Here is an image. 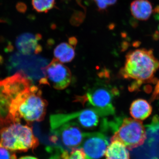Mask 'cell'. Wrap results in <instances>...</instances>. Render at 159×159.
<instances>
[{"label": "cell", "instance_id": "obj_25", "mask_svg": "<svg viewBox=\"0 0 159 159\" xmlns=\"http://www.w3.org/2000/svg\"><path fill=\"white\" fill-rule=\"evenodd\" d=\"M158 30L159 31V25L158 26Z\"/></svg>", "mask_w": 159, "mask_h": 159}, {"label": "cell", "instance_id": "obj_19", "mask_svg": "<svg viewBox=\"0 0 159 159\" xmlns=\"http://www.w3.org/2000/svg\"><path fill=\"white\" fill-rule=\"evenodd\" d=\"M0 159H16V157L11 151L0 147Z\"/></svg>", "mask_w": 159, "mask_h": 159}, {"label": "cell", "instance_id": "obj_15", "mask_svg": "<svg viewBox=\"0 0 159 159\" xmlns=\"http://www.w3.org/2000/svg\"><path fill=\"white\" fill-rule=\"evenodd\" d=\"M152 107L150 103L145 99L135 100L131 104L129 111L131 116L137 120H144L147 119L152 112Z\"/></svg>", "mask_w": 159, "mask_h": 159}, {"label": "cell", "instance_id": "obj_1", "mask_svg": "<svg viewBox=\"0 0 159 159\" xmlns=\"http://www.w3.org/2000/svg\"><path fill=\"white\" fill-rule=\"evenodd\" d=\"M159 69V61L152 50L137 49L126 54L120 74L125 79L134 81L129 88L133 91L143 84L152 82Z\"/></svg>", "mask_w": 159, "mask_h": 159}, {"label": "cell", "instance_id": "obj_16", "mask_svg": "<svg viewBox=\"0 0 159 159\" xmlns=\"http://www.w3.org/2000/svg\"><path fill=\"white\" fill-rule=\"evenodd\" d=\"M105 153L106 159H130L127 148L117 140L111 141Z\"/></svg>", "mask_w": 159, "mask_h": 159}, {"label": "cell", "instance_id": "obj_9", "mask_svg": "<svg viewBox=\"0 0 159 159\" xmlns=\"http://www.w3.org/2000/svg\"><path fill=\"white\" fill-rule=\"evenodd\" d=\"M99 115L90 109L70 114H55L50 117L51 129L66 122H71L79 127L91 129L96 127L99 122Z\"/></svg>", "mask_w": 159, "mask_h": 159}, {"label": "cell", "instance_id": "obj_17", "mask_svg": "<svg viewBox=\"0 0 159 159\" xmlns=\"http://www.w3.org/2000/svg\"><path fill=\"white\" fill-rule=\"evenodd\" d=\"M75 47L69 42L59 44L54 49V58L62 63L70 62L75 56Z\"/></svg>", "mask_w": 159, "mask_h": 159}, {"label": "cell", "instance_id": "obj_3", "mask_svg": "<svg viewBox=\"0 0 159 159\" xmlns=\"http://www.w3.org/2000/svg\"><path fill=\"white\" fill-rule=\"evenodd\" d=\"M39 145L32 129L20 122L6 125L0 129V147L11 151L26 152Z\"/></svg>", "mask_w": 159, "mask_h": 159}, {"label": "cell", "instance_id": "obj_2", "mask_svg": "<svg viewBox=\"0 0 159 159\" xmlns=\"http://www.w3.org/2000/svg\"><path fill=\"white\" fill-rule=\"evenodd\" d=\"M48 102L41 91L31 85L24 90L14 99L9 111L10 124L20 122L21 119L30 123L42 121L45 116Z\"/></svg>", "mask_w": 159, "mask_h": 159}, {"label": "cell", "instance_id": "obj_5", "mask_svg": "<svg viewBox=\"0 0 159 159\" xmlns=\"http://www.w3.org/2000/svg\"><path fill=\"white\" fill-rule=\"evenodd\" d=\"M111 132L112 133L111 141H119L130 150L143 145L146 139L143 123L132 118L115 119Z\"/></svg>", "mask_w": 159, "mask_h": 159}, {"label": "cell", "instance_id": "obj_21", "mask_svg": "<svg viewBox=\"0 0 159 159\" xmlns=\"http://www.w3.org/2000/svg\"><path fill=\"white\" fill-rule=\"evenodd\" d=\"M16 10L20 13H25L27 10V5L22 2H18L16 5Z\"/></svg>", "mask_w": 159, "mask_h": 159}, {"label": "cell", "instance_id": "obj_7", "mask_svg": "<svg viewBox=\"0 0 159 159\" xmlns=\"http://www.w3.org/2000/svg\"><path fill=\"white\" fill-rule=\"evenodd\" d=\"M47 61L36 54H12L9 61V68L12 73H19L27 79L39 80V84L45 78L44 69Z\"/></svg>", "mask_w": 159, "mask_h": 159}, {"label": "cell", "instance_id": "obj_23", "mask_svg": "<svg viewBox=\"0 0 159 159\" xmlns=\"http://www.w3.org/2000/svg\"><path fill=\"white\" fill-rule=\"evenodd\" d=\"M19 159H38L37 158L31 156L23 157Z\"/></svg>", "mask_w": 159, "mask_h": 159}, {"label": "cell", "instance_id": "obj_20", "mask_svg": "<svg viewBox=\"0 0 159 159\" xmlns=\"http://www.w3.org/2000/svg\"><path fill=\"white\" fill-rule=\"evenodd\" d=\"M99 11H105L108 7L107 0H94Z\"/></svg>", "mask_w": 159, "mask_h": 159}, {"label": "cell", "instance_id": "obj_24", "mask_svg": "<svg viewBox=\"0 0 159 159\" xmlns=\"http://www.w3.org/2000/svg\"><path fill=\"white\" fill-rule=\"evenodd\" d=\"M6 20L4 19H0V23H6Z\"/></svg>", "mask_w": 159, "mask_h": 159}, {"label": "cell", "instance_id": "obj_14", "mask_svg": "<svg viewBox=\"0 0 159 159\" xmlns=\"http://www.w3.org/2000/svg\"><path fill=\"white\" fill-rule=\"evenodd\" d=\"M48 149L53 153L49 159H92L80 148L69 151L57 146Z\"/></svg>", "mask_w": 159, "mask_h": 159}, {"label": "cell", "instance_id": "obj_12", "mask_svg": "<svg viewBox=\"0 0 159 159\" xmlns=\"http://www.w3.org/2000/svg\"><path fill=\"white\" fill-rule=\"evenodd\" d=\"M41 39L42 35L39 34L23 33L16 40V47L21 54H37L42 51V47L39 43Z\"/></svg>", "mask_w": 159, "mask_h": 159}, {"label": "cell", "instance_id": "obj_4", "mask_svg": "<svg viewBox=\"0 0 159 159\" xmlns=\"http://www.w3.org/2000/svg\"><path fill=\"white\" fill-rule=\"evenodd\" d=\"M118 93L116 89L99 84L89 89L84 95L77 97L76 100L96 112L99 117L108 116L115 114L113 101Z\"/></svg>", "mask_w": 159, "mask_h": 159}, {"label": "cell", "instance_id": "obj_10", "mask_svg": "<svg viewBox=\"0 0 159 159\" xmlns=\"http://www.w3.org/2000/svg\"><path fill=\"white\" fill-rule=\"evenodd\" d=\"M44 85H49L57 90H63L70 84L72 74L70 69L54 58L44 69Z\"/></svg>", "mask_w": 159, "mask_h": 159}, {"label": "cell", "instance_id": "obj_18", "mask_svg": "<svg viewBox=\"0 0 159 159\" xmlns=\"http://www.w3.org/2000/svg\"><path fill=\"white\" fill-rule=\"evenodd\" d=\"M55 0H32L33 9L37 12L47 13L55 7Z\"/></svg>", "mask_w": 159, "mask_h": 159}, {"label": "cell", "instance_id": "obj_6", "mask_svg": "<svg viewBox=\"0 0 159 159\" xmlns=\"http://www.w3.org/2000/svg\"><path fill=\"white\" fill-rule=\"evenodd\" d=\"M32 84L19 73L0 81V126L10 124L9 111L16 97Z\"/></svg>", "mask_w": 159, "mask_h": 159}, {"label": "cell", "instance_id": "obj_22", "mask_svg": "<svg viewBox=\"0 0 159 159\" xmlns=\"http://www.w3.org/2000/svg\"><path fill=\"white\" fill-rule=\"evenodd\" d=\"M117 0H107V4L109 6H112L116 3Z\"/></svg>", "mask_w": 159, "mask_h": 159}, {"label": "cell", "instance_id": "obj_11", "mask_svg": "<svg viewBox=\"0 0 159 159\" xmlns=\"http://www.w3.org/2000/svg\"><path fill=\"white\" fill-rule=\"evenodd\" d=\"M109 145V139L99 132L85 133L79 148L92 159H101L105 156Z\"/></svg>", "mask_w": 159, "mask_h": 159}, {"label": "cell", "instance_id": "obj_8", "mask_svg": "<svg viewBox=\"0 0 159 159\" xmlns=\"http://www.w3.org/2000/svg\"><path fill=\"white\" fill-rule=\"evenodd\" d=\"M50 141L58 144L59 147L71 151L79 148L83 139L84 134L80 127L71 122H66L51 129Z\"/></svg>", "mask_w": 159, "mask_h": 159}, {"label": "cell", "instance_id": "obj_13", "mask_svg": "<svg viewBox=\"0 0 159 159\" xmlns=\"http://www.w3.org/2000/svg\"><path fill=\"white\" fill-rule=\"evenodd\" d=\"M130 11L135 18L145 21L150 18L153 10L151 3L148 0H134L131 3Z\"/></svg>", "mask_w": 159, "mask_h": 159}]
</instances>
